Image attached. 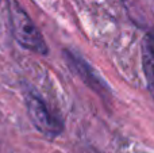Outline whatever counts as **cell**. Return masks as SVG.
Returning <instances> with one entry per match:
<instances>
[{"label":"cell","mask_w":154,"mask_h":153,"mask_svg":"<svg viewBox=\"0 0 154 153\" xmlns=\"http://www.w3.org/2000/svg\"><path fill=\"white\" fill-rule=\"evenodd\" d=\"M4 2L8 10L11 31L16 42L27 50L46 56L49 53V48L45 42V38L42 37L31 18L18 4L16 0H4Z\"/></svg>","instance_id":"1"},{"label":"cell","mask_w":154,"mask_h":153,"mask_svg":"<svg viewBox=\"0 0 154 153\" xmlns=\"http://www.w3.org/2000/svg\"><path fill=\"white\" fill-rule=\"evenodd\" d=\"M26 106L30 119L39 133L49 138H56L62 133L64 123L49 110L46 103L38 94H35L34 91L27 92Z\"/></svg>","instance_id":"2"},{"label":"cell","mask_w":154,"mask_h":153,"mask_svg":"<svg viewBox=\"0 0 154 153\" xmlns=\"http://www.w3.org/2000/svg\"><path fill=\"white\" fill-rule=\"evenodd\" d=\"M64 57L68 62V67L73 70V73H76L89 88H92L93 91L103 94L104 91H107V86L104 84V81L99 77V75L93 70V68L82 58L80 54L75 53V52L65 49L64 50Z\"/></svg>","instance_id":"3"},{"label":"cell","mask_w":154,"mask_h":153,"mask_svg":"<svg viewBox=\"0 0 154 153\" xmlns=\"http://www.w3.org/2000/svg\"><path fill=\"white\" fill-rule=\"evenodd\" d=\"M142 68L147 89L154 99V33L150 31L142 39Z\"/></svg>","instance_id":"4"}]
</instances>
